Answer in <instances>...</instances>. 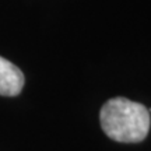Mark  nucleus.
<instances>
[{"label":"nucleus","instance_id":"nucleus-1","mask_svg":"<svg viewBox=\"0 0 151 151\" xmlns=\"http://www.w3.org/2000/svg\"><path fill=\"white\" fill-rule=\"evenodd\" d=\"M99 122L109 139L119 143H140L150 130V111L143 104L116 97L104 104Z\"/></svg>","mask_w":151,"mask_h":151},{"label":"nucleus","instance_id":"nucleus-2","mask_svg":"<svg viewBox=\"0 0 151 151\" xmlns=\"http://www.w3.org/2000/svg\"><path fill=\"white\" fill-rule=\"evenodd\" d=\"M22 71L11 62L0 56V95L16 97L24 87Z\"/></svg>","mask_w":151,"mask_h":151}]
</instances>
